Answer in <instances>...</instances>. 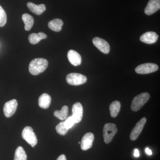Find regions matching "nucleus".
<instances>
[{
	"instance_id": "f257e3e1",
	"label": "nucleus",
	"mask_w": 160,
	"mask_h": 160,
	"mask_svg": "<svg viewBox=\"0 0 160 160\" xmlns=\"http://www.w3.org/2000/svg\"><path fill=\"white\" fill-rule=\"evenodd\" d=\"M48 66L47 60L42 58H39L32 60L29 65V71L33 75L42 73L45 71Z\"/></svg>"
},
{
	"instance_id": "f03ea898",
	"label": "nucleus",
	"mask_w": 160,
	"mask_h": 160,
	"mask_svg": "<svg viewBox=\"0 0 160 160\" xmlns=\"http://www.w3.org/2000/svg\"><path fill=\"white\" fill-rule=\"evenodd\" d=\"M150 96L148 92H143L137 96L132 100L131 108L133 111L139 110L149 101Z\"/></svg>"
},
{
	"instance_id": "7ed1b4c3",
	"label": "nucleus",
	"mask_w": 160,
	"mask_h": 160,
	"mask_svg": "<svg viewBox=\"0 0 160 160\" xmlns=\"http://www.w3.org/2000/svg\"><path fill=\"white\" fill-rule=\"evenodd\" d=\"M103 131L104 142L106 144H109L117 133V127L113 123H107L104 126Z\"/></svg>"
},
{
	"instance_id": "20e7f679",
	"label": "nucleus",
	"mask_w": 160,
	"mask_h": 160,
	"mask_svg": "<svg viewBox=\"0 0 160 160\" xmlns=\"http://www.w3.org/2000/svg\"><path fill=\"white\" fill-rule=\"evenodd\" d=\"M22 137L25 141L34 147L38 143V139L33 129L30 126H26L22 132Z\"/></svg>"
},
{
	"instance_id": "39448f33",
	"label": "nucleus",
	"mask_w": 160,
	"mask_h": 160,
	"mask_svg": "<svg viewBox=\"0 0 160 160\" xmlns=\"http://www.w3.org/2000/svg\"><path fill=\"white\" fill-rule=\"evenodd\" d=\"M67 83L72 86H79L86 82V77L78 73H71L67 75L66 78Z\"/></svg>"
},
{
	"instance_id": "423d86ee",
	"label": "nucleus",
	"mask_w": 160,
	"mask_h": 160,
	"mask_svg": "<svg viewBox=\"0 0 160 160\" xmlns=\"http://www.w3.org/2000/svg\"><path fill=\"white\" fill-rule=\"evenodd\" d=\"M158 66L154 63H145L137 66L135 69V71L138 74H149L157 71Z\"/></svg>"
},
{
	"instance_id": "0eeeda50",
	"label": "nucleus",
	"mask_w": 160,
	"mask_h": 160,
	"mask_svg": "<svg viewBox=\"0 0 160 160\" xmlns=\"http://www.w3.org/2000/svg\"><path fill=\"white\" fill-rule=\"evenodd\" d=\"M18 106L17 101L16 99L10 100L5 103L3 108L4 114L6 118H10L16 111Z\"/></svg>"
},
{
	"instance_id": "6e6552de",
	"label": "nucleus",
	"mask_w": 160,
	"mask_h": 160,
	"mask_svg": "<svg viewBox=\"0 0 160 160\" xmlns=\"http://www.w3.org/2000/svg\"><path fill=\"white\" fill-rule=\"evenodd\" d=\"M147 119L145 117L143 118L137 123L136 126L132 130L130 134V139L132 141H135L138 138L142 131L144 126L146 124Z\"/></svg>"
},
{
	"instance_id": "1a4fd4ad",
	"label": "nucleus",
	"mask_w": 160,
	"mask_h": 160,
	"mask_svg": "<svg viewBox=\"0 0 160 160\" xmlns=\"http://www.w3.org/2000/svg\"><path fill=\"white\" fill-rule=\"evenodd\" d=\"M92 43L100 51L105 54H108L110 51V46L106 40L98 37L92 39Z\"/></svg>"
},
{
	"instance_id": "9d476101",
	"label": "nucleus",
	"mask_w": 160,
	"mask_h": 160,
	"mask_svg": "<svg viewBox=\"0 0 160 160\" xmlns=\"http://www.w3.org/2000/svg\"><path fill=\"white\" fill-rule=\"evenodd\" d=\"M72 115L75 123H79L83 118V109L82 104L79 102L75 103L72 107Z\"/></svg>"
},
{
	"instance_id": "9b49d317",
	"label": "nucleus",
	"mask_w": 160,
	"mask_h": 160,
	"mask_svg": "<svg viewBox=\"0 0 160 160\" xmlns=\"http://www.w3.org/2000/svg\"><path fill=\"white\" fill-rule=\"evenodd\" d=\"M94 136L92 132L86 133L82 138L81 142V149L83 150H87L91 148L94 141Z\"/></svg>"
},
{
	"instance_id": "f8f14e48",
	"label": "nucleus",
	"mask_w": 160,
	"mask_h": 160,
	"mask_svg": "<svg viewBox=\"0 0 160 160\" xmlns=\"http://www.w3.org/2000/svg\"><path fill=\"white\" fill-rule=\"evenodd\" d=\"M160 9V0H150L145 9L147 15H151Z\"/></svg>"
},
{
	"instance_id": "ddd939ff",
	"label": "nucleus",
	"mask_w": 160,
	"mask_h": 160,
	"mask_svg": "<svg viewBox=\"0 0 160 160\" xmlns=\"http://www.w3.org/2000/svg\"><path fill=\"white\" fill-rule=\"evenodd\" d=\"M158 35L154 32H147L142 35L140 37V41L146 44H152L157 41Z\"/></svg>"
},
{
	"instance_id": "4468645a",
	"label": "nucleus",
	"mask_w": 160,
	"mask_h": 160,
	"mask_svg": "<svg viewBox=\"0 0 160 160\" xmlns=\"http://www.w3.org/2000/svg\"><path fill=\"white\" fill-rule=\"evenodd\" d=\"M68 60L72 65L75 66H79L82 63V57L79 53L73 50H69L67 54Z\"/></svg>"
},
{
	"instance_id": "2eb2a0df",
	"label": "nucleus",
	"mask_w": 160,
	"mask_h": 160,
	"mask_svg": "<svg viewBox=\"0 0 160 160\" xmlns=\"http://www.w3.org/2000/svg\"><path fill=\"white\" fill-rule=\"evenodd\" d=\"M27 6L30 11L38 15L42 14L46 10V5L43 4L37 5L31 2H29L27 3Z\"/></svg>"
},
{
	"instance_id": "dca6fc26",
	"label": "nucleus",
	"mask_w": 160,
	"mask_h": 160,
	"mask_svg": "<svg viewBox=\"0 0 160 160\" xmlns=\"http://www.w3.org/2000/svg\"><path fill=\"white\" fill-rule=\"evenodd\" d=\"M51 102V97L47 93H43L39 98V106L42 109H48L50 106Z\"/></svg>"
},
{
	"instance_id": "f3484780",
	"label": "nucleus",
	"mask_w": 160,
	"mask_h": 160,
	"mask_svg": "<svg viewBox=\"0 0 160 160\" xmlns=\"http://www.w3.org/2000/svg\"><path fill=\"white\" fill-rule=\"evenodd\" d=\"M47 38V35L43 32H40L38 33H32L29 35V41L31 44L35 45L39 42L41 40L45 39Z\"/></svg>"
},
{
	"instance_id": "a211bd4d",
	"label": "nucleus",
	"mask_w": 160,
	"mask_h": 160,
	"mask_svg": "<svg viewBox=\"0 0 160 160\" xmlns=\"http://www.w3.org/2000/svg\"><path fill=\"white\" fill-rule=\"evenodd\" d=\"M63 26L62 20L56 18L49 21L48 23V27L49 29L55 32H60L62 30Z\"/></svg>"
},
{
	"instance_id": "6ab92c4d",
	"label": "nucleus",
	"mask_w": 160,
	"mask_h": 160,
	"mask_svg": "<svg viewBox=\"0 0 160 160\" xmlns=\"http://www.w3.org/2000/svg\"><path fill=\"white\" fill-rule=\"evenodd\" d=\"M22 19L25 24V30L29 31L34 24L33 18L28 13H24L22 16Z\"/></svg>"
},
{
	"instance_id": "aec40b11",
	"label": "nucleus",
	"mask_w": 160,
	"mask_h": 160,
	"mask_svg": "<svg viewBox=\"0 0 160 160\" xmlns=\"http://www.w3.org/2000/svg\"><path fill=\"white\" fill-rule=\"evenodd\" d=\"M121 104L119 101H115L112 102L109 106L110 115L112 118H116L119 113Z\"/></svg>"
},
{
	"instance_id": "412c9836",
	"label": "nucleus",
	"mask_w": 160,
	"mask_h": 160,
	"mask_svg": "<svg viewBox=\"0 0 160 160\" xmlns=\"http://www.w3.org/2000/svg\"><path fill=\"white\" fill-rule=\"evenodd\" d=\"M69 108L68 106H63L61 110H56L54 112V115L60 120L64 121L68 118Z\"/></svg>"
},
{
	"instance_id": "4be33fe9",
	"label": "nucleus",
	"mask_w": 160,
	"mask_h": 160,
	"mask_svg": "<svg viewBox=\"0 0 160 160\" xmlns=\"http://www.w3.org/2000/svg\"><path fill=\"white\" fill-rule=\"evenodd\" d=\"M27 155L22 146H18L15 152L14 160H27Z\"/></svg>"
},
{
	"instance_id": "5701e85b",
	"label": "nucleus",
	"mask_w": 160,
	"mask_h": 160,
	"mask_svg": "<svg viewBox=\"0 0 160 160\" xmlns=\"http://www.w3.org/2000/svg\"><path fill=\"white\" fill-rule=\"evenodd\" d=\"M56 130L58 134L64 136L67 133L69 129L66 128L64 124V122H62L56 126Z\"/></svg>"
},
{
	"instance_id": "b1692460",
	"label": "nucleus",
	"mask_w": 160,
	"mask_h": 160,
	"mask_svg": "<svg viewBox=\"0 0 160 160\" xmlns=\"http://www.w3.org/2000/svg\"><path fill=\"white\" fill-rule=\"evenodd\" d=\"M7 22V15L6 12L2 7L0 6V27H3Z\"/></svg>"
},
{
	"instance_id": "393cba45",
	"label": "nucleus",
	"mask_w": 160,
	"mask_h": 160,
	"mask_svg": "<svg viewBox=\"0 0 160 160\" xmlns=\"http://www.w3.org/2000/svg\"><path fill=\"white\" fill-rule=\"evenodd\" d=\"M75 122L74 120L73 119L72 117L70 116L69 118H67L66 119V120L64 121V124L66 126V128L68 129H71L72 127L74 125Z\"/></svg>"
},
{
	"instance_id": "a878e982",
	"label": "nucleus",
	"mask_w": 160,
	"mask_h": 160,
	"mask_svg": "<svg viewBox=\"0 0 160 160\" xmlns=\"http://www.w3.org/2000/svg\"><path fill=\"white\" fill-rule=\"evenodd\" d=\"M57 160H67L66 156L65 155H61L58 158Z\"/></svg>"
},
{
	"instance_id": "bb28decb",
	"label": "nucleus",
	"mask_w": 160,
	"mask_h": 160,
	"mask_svg": "<svg viewBox=\"0 0 160 160\" xmlns=\"http://www.w3.org/2000/svg\"><path fill=\"white\" fill-rule=\"evenodd\" d=\"M140 156L139 152L138 149H135L134 151V156L135 157H139Z\"/></svg>"
},
{
	"instance_id": "cd10ccee",
	"label": "nucleus",
	"mask_w": 160,
	"mask_h": 160,
	"mask_svg": "<svg viewBox=\"0 0 160 160\" xmlns=\"http://www.w3.org/2000/svg\"><path fill=\"white\" fill-rule=\"evenodd\" d=\"M145 151H146V153L149 155H151L152 154V152L149 148H146L145 149Z\"/></svg>"
},
{
	"instance_id": "c85d7f7f",
	"label": "nucleus",
	"mask_w": 160,
	"mask_h": 160,
	"mask_svg": "<svg viewBox=\"0 0 160 160\" xmlns=\"http://www.w3.org/2000/svg\"><path fill=\"white\" fill-rule=\"evenodd\" d=\"M81 143V142H78V144H80Z\"/></svg>"
}]
</instances>
